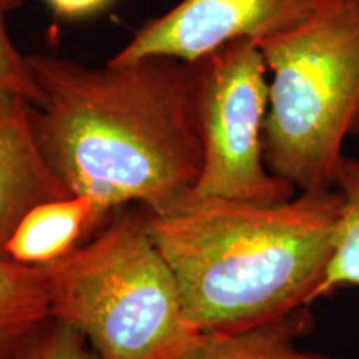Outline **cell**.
Segmentation results:
<instances>
[{
    "label": "cell",
    "instance_id": "obj_15",
    "mask_svg": "<svg viewBox=\"0 0 359 359\" xmlns=\"http://www.w3.org/2000/svg\"><path fill=\"white\" fill-rule=\"evenodd\" d=\"M358 2H359V0H358Z\"/></svg>",
    "mask_w": 359,
    "mask_h": 359
},
{
    "label": "cell",
    "instance_id": "obj_14",
    "mask_svg": "<svg viewBox=\"0 0 359 359\" xmlns=\"http://www.w3.org/2000/svg\"><path fill=\"white\" fill-rule=\"evenodd\" d=\"M50 8L62 17H85L95 13L107 6L110 0H45Z\"/></svg>",
    "mask_w": 359,
    "mask_h": 359
},
{
    "label": "cell",
    "instance_id": "obj_4",
    "mask_svg": "<svg viewBox=\"0 0 359 359\" xmlns=\"http://www.w3.org/2000/svg\"><path fill=\"white\" fill-rule=\"evenodd\" d=\"M43 269L52 320L79 331L100 359H177L201 334L142 206Z\"/></svg>",
    "mask_w": 359,
    "mask_h": 359
},
{
    "label": "cell",
    "instance_id": "obj_7",
    "mask_svg": "<svg viewBox=\"0 0 359 359\" xmlns=\"http://www.w3.org/2000/svg\"><path fill=\"white\" fill-rule=\"evenodd\" d=\"M34 109L22 107L0 115V257H6L12 233L30 210L74 196L40 150Z\"/></svg>",
    "mask_w": 359,
    "mask_h": 359
},
{
    "label": "cell",
    "instance_id": "obj_6",
    "mask_svg": "<svg viewBox=\"0 0 359 359\" xmlns=\"http://www.w3.org/2000/svg\"><path fill=\"white\" fill-rule=\"evenodd\" d=\"M313 0H180L133 35L110 58L115 64L143 57L200 60L240 39L259 40L299 24Z\"/></svg>",
    "mask_w": 359,
    "mask_h": 359
},
{
    "label": "cell",
    "instance_id": "obj_9",
    "mask_svg": "<svg viewBox=\"0 0 359 359\" xmlns=\"http://www.w3.org/2000/svg\"><path fill=\"white\" fill-rule=\"evenodd\" d=\"M313 327V313L302 306L280 320L231 333H201L177 359H349L304 351L298 341Z\"/></svg>",
    "mask_w": 359,
    "mask_h": 359
},
{
    "label": "cell",
    "instance_id": "obj_5",
    "mask_svg": "<svg viewBox=\"0 0 359 359\" xmlns=\"http://www.w3.org/2000/svg\"><path fill=\"white\" fill-rule=\"evenodd\" d=\"M193 64L203 165L190 198L250 203L293 198L298 191L264 163L269 79L257 40H233Z\"/></svg>",
    "mask_w": 359,
    "mask_h": 359
},
{
    "label": "cell",
    "instance_id": "obj_3",
    "mask_svg": "<svg viewBox=\"0 0 359 359\" xmlns=\"http://www.w3.org/2000/svg\"><path fill=\"white\" fill-rule=\"evenodd\" d=\"M269 74L264 163L298 193L334 190L359 137V2L313 0L291 29L259 40Z\"/></svg>",
    "mask_w": 359,
    "mask_h": 359
},
{
    "label": "cell",
    "instance_id": "obj_8",
    "mask_svg": "<svg viewBox=\"0 0 359 359\" xmlns=\"http://www.w3.org/2000/svg\"><path fill=\"white\" fill-rule=\"evenodd\" d=\"M105 219L85 196L47 201L22 218L6 246V257L30 266H47L67 257Z\"/></svg>",
    "mask_w": 359,
    "mask_h": 359
},
{
    "label": "cell",
    "instance_id": "obj_1",
    "mask_svg": "<svg viewBox=\"0 0 359 359\" xmlns=\"http://www.w3.org/2000/svg\"><path fill=\"white\" fill-rule=\"evenodd\" d=\"M27 60L42 90L35 137L72 195L103 219L128 203L163 215L190 198L203 165L195 64L154 55L87 67L45 52Z\"/></svg>",
    "mask_w": 359,
    "mask_h": 359
},
{
    "label": "cell",
    "instance_id": "obj_2",
    "mask_svg": "<svg viewBox=\"0 0 359 359\" xmlns=\"http://www.w3.org/2000/svg\"><path fill=\"white\" fill-rule=\"evenodd\" d=\"M339 215L338 190H325L278 203L188 198L168 213L147 212V222L188 321L200 333H231L311 306Z\"/></svg>",
    "mask_w": 359,
    "mask_h": 359
},
{
    "label": "cell",
    "instance_id": "obj_11",
    "mask_svg": "<svg viewBox=\"0 0 359 359\" xmlns=\"http://www.w3.org/2000/svg\"><path fill=\"white\" fill-rule=\"evenodd\" d=\"M334 190L341 195V215L333 257L318 286L314 302L343 288L359 286V158L344 156Z\"/></svg>",
    "mask_w": 359,
    "mask_h": 359
},
{
    "label": "cell",
    "instance_id": "obj_12",
    "mask_svg": "<svg viewBox=\"0 0 359 359\" xmlns=\"http://www.w3.org/2000/svg\"><path fill=\"white\" fill-rule=\"evenodd\" d=\"M22 4L24 0H0V115L42 103V90L27 55H22L7 32V17Z\"/></svg>",
    "mask_w": 359,
    "mask_h": 359
},
{
    "label": "cell",
    "instance_id": "obj_13",
    "mask_svg": "<svg viewBox=\"0 0 359 359\" xmlns=\"http://www.w3.org/2000/svg\"><path fill=\"white\" fill-rule=\"evenodd\" d=\"M22 359H100L79 331L53 320L37 336Z\"/></svg>",
    "mask_w": 359,
    "mask_h": 359
},
{
    "label": "cell",
    "instance_id": "obj_10",
    "mask_svg": "<svg viewBox=\"0 0 359 359\" xmlns=\"http://www.w3.org/2000/svg\"><path fill=\"white\" fill-rule=\"evenodd\" d=\"M52 320L43 266L0 257V359H22Z\"/></svg>",
    "mask_w": 359,
    "mask_h": 359
}]
</instances>
